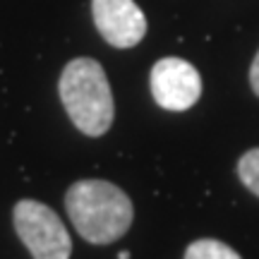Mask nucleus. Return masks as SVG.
I'll list each match as a JSON object with an SVG mask.
<instances>
[{
    "label": "nucleus",
    "mask_w": 259,
    "mask_h": 259,
    "mask_svg": "<svg viewBox=\"0 0 259 259\" xmlns=\"http://www.w3.org/2000/svg\"><path fill=\"white\" fill-rule=\"evenodd\" d=\"M65 209L74 231L92 245H111L132 226L135 206L108 180H77L65 194Z\"/></svg>",
    "instance_id": "obj_1"
},
{
    "label": "nucleus",
    "mask_w": 259,
    "mask_h": 259,
    "mask_svg": "<svg viewBox=\"0 0 259 259\" xmlns=\"http://www.w3.org/2000/svg\"><path fill=\"white\" fill-rule=\"evenodd\" d=\"M58 94L72 125L87 137H101L113 125L115 103L106 70L94 58H74L65 65Z\"/></svg>",
    "instance_id": "obj_2"
},
{
    "label": "nucleus",
    "mask_w": 259,
    "mask_h": 259,
    "mask_svg": "<svg viewBox=\"0 0 259 259\" xmlns=\"http://www.w3.org/2000/svg\"><path fill=\"white\" fill-rule=\"evenodd\" d=\"M15 231L34 259H70L72 240L58 213L36 199L15 204Z\"/></svg>",
    "instance_id": "obj_3"
},
{
    "label": "nucleus",
    "mask_w": 259,
    "mask_h": 259,
    "mask_svg": "<svg viewBox=\"0 0 259 259\" xmlns=\"http://www.w3.org/2000/svg\"><path fill=\"white\" fill-rule=\"evenodd\" d=\"M154 101L166 111H187L202 96V77L192 63L183 58H161L149 74Z\"/></svg>",
    "instance_id": "obj_4"
},
{
    "label": "nucleus",
    "mask_w": 259,
    "mask_h": 259,
    "mask_svg": "<svg viewBox=\"0 0 259 259\" xmlns=\"http://www.w3.org/2000/svg\"><path fill=\"white\" fill-rule=\"evenodd\" d=\"M94 24L113 48H132L147 36V17L135 0H92Z\"/></svg>",
    "instance_id": "obj_5"
},
{
    "label": "nucleus",
    "mask_w": 259,
    "mask_h": 259,
    "mask_svg": "<svg viewBox=\"0 0 259 259\" xmlns=\"http://www.w3.org/2000/svg\"><path fill=\"white\" fill-rule=\"evenodd\" d=\"M185 259H240V254L221 240L202 238V240H194L185 250Z\"/></svg>",
    "instance_id": "obj_6"
},
{
    "label": "nucleus",
    "mask_w": 259,
    "mask_h": 259,
    "mask_svg": "<svg viewBox=\"0 0 259 259\" xmlns=\"http://www.w3.org/2000/svg\"><path fill=\"white\" fill-rule=\"evenodd\" d=\"M238 176L242 185L247 187L252 194L259 197V149H250L247 154H242L238 161Z\"/></svg>",
    "instance_id": "obj_7"
},
{
    "label": "nucleus",
    "mask_w": 259,
    "mask_h": 259,
    "mask_svg": "<svg viewBox=\"0 0 259 259\" xmlns=\"http://www.w3.org/2000/svg\"><path fill=\"white\" fill-rule=\"evenodd\" d=\"M250 84H252V92L259 96V51L254 60H252V67H250Z\"/></svg>",
    "instance_id": "obj_8"
},
{
    "label": "nucleus",
    "mask_w": 259,
    "mask_h": 259,
    "mask_svg": "<svg viewBox=\"0 0 259 259\" xmlns=\"http://www.w3.org/2000/svg\"><path fill=\"white\" fill-rule=\"evenodd\" d=\"M118 259H130V252H127V250H122L120 254H118Z\"/></svg>",
    "instance_id": "obj_9"
}]
</instances>
